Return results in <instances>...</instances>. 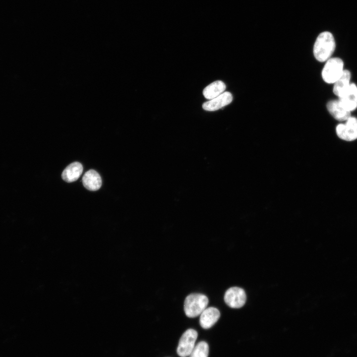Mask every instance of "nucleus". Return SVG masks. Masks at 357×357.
<instances>
[{"instance_id":"1a4fd4ad","label":"nucleus","mask_w":357,"mask_h":357,"mask_svg":"<svg viewBox=\"0 0 357 357\" xmlns=\"http://www.w3.org/2000/svg\"><path fill=\"white\" fill-rule=\"evenodd\" d=\"M199 323L202 328L207 329L213 326L220 317L219 310L214 307L205 308L200 315Z\"/></svg>"},{"instance_id":"7ed1b4c3","label":"nucleus","mask_w":357,"mask_h":357,"mask_svg":"<svg viewBox=\"0 0 357 357\" xmlns=\"http://www.w3.org/2000/svg\"><path fill=\"white\" fill-rule=\"evenodd\" d=\"M344 62L338 58H330L327 60L322 71V77L327 83H334L342 75Z\"/></svg>"},{"instance_id":"f8f14e48","label":"nucleus","mask_w":357,"mask_h":357,"mask_svg":"<svg viewBox=\"0 0 357 357\" xmlns=\"http://www.w3.org/2000/svg\"><path fill=\"white\" fill-rule=\"evenodd\" d=\"M82 172V164L75 162L70 164L65 168L61 174V178L66 182H73L80 177Z\"/></svg>"},{"instance_id":"20e7f679","label":"nucleus","mask_w":357,"mask_h":357,"mask_svg":"<svg viewBox=\"0 0 357 357\" xmlns=\"http://www.w3.org/2000/svg\"><path fill=\"white\" fill-rule=\"evenodd\" d=\"M197 336V332L193 329H188L182 334L177 349V354L179 357L189 356L195 347Z\"/></svg>"},{"instance_id":"9d476101","label":"nucleus","mask_w":357,"mask_h":357,"mask_svg":"<svg viewBox=\"0 0 357 357\" xmlns=\"http://www.w3.org/2000/svg\"><path fill=\"white\" fill-rule=\"evenodd\" d=\"M329 113L337 120L345 121L351 117V112L346 110L339 100H331L327 104Z\"/></svg>"},{"instance_id":"f257e3e1","label":"nucleus","mask_w":357,"mask_h":357,"mask_svg":"<svg viewBox=\"0 0 357 357\" xmlns=\"http://www.w3.org/2000/svg\"><path fill=\"white\" fill-rule=\"evenodd\" d=\"M336 47L334 38L331 33L324 31L316 38L313 47V54L320 62L329 60L333 54Z\"/></svg>"},{"instance_id":"9b49d317","label":"nucleus","mask_w":357,"mask_h":357,"mask_svg":"<svg viewBox=\"0 0 357 357\" xmlns=\"http://www.w3.org/2000/svg\"><path fill=\"white\" fill-rule=\"evenodd\" d=\"M82 183L88 190L96 191L99 189L101 186V178L97 172L94 170H90L83 176Z\"/></svg>"},{"instance_id":"39448f33","label":"nucleus","mask_w":357,"mask_h":357,"mask_svg":"<svg viewBox=\"0 0 357 357\" xmlns=\"http://www.w3.org/2000/svg\"><path fill=\"white\" fill-rule=\"evenodd\" d=\"M345 123H340L336 126L337 136L341 139L352 141L357 139V118L351 117Z\"/></svg>"},{"instance_id":"0eeeda50","label":"nucleus","mask_w":357,"mask_h":357,"mask_svg":"<svg viewBox=\"0 0 357 357\" xmlns=\"http://www.w3.org/2000/svg\"><path fill=\"white\" fill-rule=\"evenodd\" d=\"M342 106L350 112L357 108V86L351 83L349 88L339 97Z\"/></svg>"},{"instance_id":"2eb2a0df","label":"nucleus","mask_w":357,"mask_h":357,"mask_svg":"<svg viewBox=\"0 0 357 357\" xmlns=\"http://www.w3.org/2000/svg\"><path fill=\"white\" fill-rule=\"evenodd\" d=\"M209 346L205 341H200L195 346L189 357H208Z\"/></svg>"},{"instance_id":"423d86ee","label":"nucleus","mask_w":357,"mask_h":357,"mask_svg":"<svg viewBox=\"0 0 357 357\" xmlns=\"http://www.w3.org/2000/svg\"><path fill=\"white\" fill-rule=\"evenodd\" d=\"M246 299L244 291L239 287H234L229 288L224 295V300L230 307L234 308L241 307Z\"/></svg>"},{"instance_id":"ddd939ff","label":"nucleus","mask_w":357,"mask_h":357,"mask_svg":"<svg viewBox=\"0 0 357 357\" xmlns=\"http://www.w3.org/2000/svg\"><path fill=\"white\" fill-rule=\"evenodd\" d=\"M226 88L225 84L221 80L215 81L207 86L203 91L204 97L212 100L224 92Z\"/></svg>"},{"instance_id":"6e6552de","label":"nucleus","mask_w":357,"mask_h":357,"mask_svg":"<svg viewBox=\"0 0 357 357\" xmlns=\"http://www.w3.org/2000/svg\"><path fill=\"white\" fill-rule=\"evenodd\" d=\"M232 100V94L228 91H225L218 97L204 102L202 108L205 111H215L230 104Z\"/></svg>"},{"instance_id":"f03ea898","label":"nucleus","mask_w":357,"mask_h":357,"mask_svg":"<svg viewBox=\"0 0 357 357\" xmlns=\"http://www.w3.org/2000/svg\"><path fill=\"white\" fill-rule=\"evenodd\" d=\"M208 298L201 294H191L187 296L184 302L185 315L194 318L200 315L208 304Z\"/></svg>"},{"instance_id":"4468645a","label":"nucleus","mask_w":357,"mask_h":357,"mask_svg":"<svg viewBox=\"0 0 357 357\" xmlns=\"http://www.w3.org/2000/svg\"><path fill=\"white\" fill-rule=\"evenodd\" d=\"M351 74L350 71L344 69L342 75L334 83L333 93L339 97L349 88Z\"/></svg>"}]
</instances>
